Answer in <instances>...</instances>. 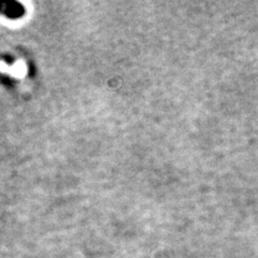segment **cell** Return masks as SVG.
I'll return each mask as SVG.
<instances>
[{
	"mask_svg": "<svg viewBox=\"0 0 258 258\" xmlns=\"http://www.w3.org/2000/svg\"><path fill=\"white\" fill-rule=\"evenodd\" d=\"M0 13L10 18H19L25 14V9L15 1H0Z\"/></svg>",
	"mask_w": 258,
	"mask_h": 258,
	"instance_id": "1",
	"label": "cell"
}]
</instances>
